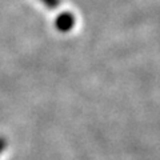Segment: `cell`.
Returning <instances> with one entry per match:
<instances>
[{
  "label": "cell",
  "mask_w": 160,
  "mask_h": 160,
  "mask_svg": "<svg viewBox=\"0 0 160 160\" xmlns=\"http://www.w3.org/2000/svg\"><path fill=\"white\" fill-rule=\"evenodd\" d=\"M76 24V19L71 12H63L56 18V23L55 26L60 32H69Z\"/></svg>",
  "instance_id": "cell-1"
},
{
  "label": "cell",
  "mask_w": 160,
  "mask_h": 160,
  "mask_svg": "<svg viewBox=\"0 0 160 160\" xmlns=\"http://www.w3.org/2000/svg\"><path fill=\"white\" fill-rule=\"evenodd\" d=\"M44 6H46L47 8L49 9H53V8H56L59 7V4H60V0H40Z\"/></svg>",
  "instance_id": "cell-2"
},
{
  "label": "cell",
  "mask_w": 160,
  "mask_h": 160,
  "mask_svg": "<svg viewBox=\"0 0 160 160\" xmlns=\"http://www.w3.org/2000/svg\"><path fill=\"white\" fill-rule=\"evenodd\" d=\"M4 146H6V140H4L3 138H0V152L3 151V148H4Z\"/></svg>",
  "instance_id": "cell-3"
}]
</instances>
